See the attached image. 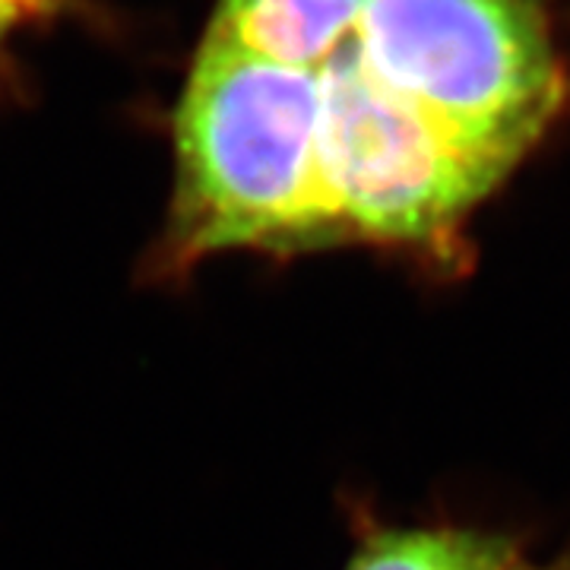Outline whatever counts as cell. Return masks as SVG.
Segmentation results:
<instances>
[{
	"instance_id": "1",
	"label": "cell",
	"mask_w": 570,
	"mask_h": 570,
	"mask_svg": "<svg viewBox=\"0 0 570 570\" xmlns=\"http://www.w3.org/2000/svg\"><path fill=\"white\" fill-rule=\"evenodd\" d=\"M321 67L206 39L175 111L178 181L156 250L181 276L225 250L340 245L321 184Z\"/></svg>"
},
{
	"instance_id": "2",
	"label": "cell",
	"mask_w": 570,
	"mask_h": 570,
	"mask_svg": "<svg viewBox=\"0 0 570 570\" xmlns=\"http://www.w3.org/2000/svg\"><path fill=\"white\" fill-rule=\"evenodd\" d=\"M352 36L374 80L501 178L564 99L539 0H365Z\"/></svg>"
},
{
	"instance_id": "3",
	"label": "cell",
	"mask_w": 570,
	"mask_h": 570,
	"mask_svg": "<svg viewBox=\"0 0 570 570\" xmlns=\"http://www.w3.org/2000/svg\"><path fill=\"white\" fill-rule=\"evenodd\" d=\"M321 184L343 242L431 245L501 181L362 63L355 36L321 63Z\"/></svg>"
},
{
	"instance_id": "4",
	"label": "cell",
	"mask_w": 570,
	"mask_h": 570,
	"mask_svg": "<svg viewBox=\"0 0 570 570\" xmlns=\"http://www.w3.org/2000/svg\"><path fill=\"white\" fill-rule=\"evenodd\" d=\"M362 7L365 0H223L206 39L317 70L355 29Z\"/></svg>"
},
{
	"instance_id": "5",
	"label": "cell",
	"mask_w": 570,
	"mask_h": 570,
	"mask_svg": "<svg viewBox=\"0 0 570 570\" xmlns=\"http://www.w3.org/2000/svg\"><path fill=\"white\" fill-rule=\"evenodd\" d=\"M523 558L475 530H384L367 535L346 570H513Z\"/></svg>"
},
{
	"instance_id": "6",
	"label": "cell",
	"mask_w": 570,
	"mask_h": 570,
	"mask_svg": "<svg viewBox=\"0 0 570 570\" xmlns=\"http://www.w3.org/2000/svg\"><path fill=\"white\" fill-rule=\"evenodd\" d=\"M26 20H32V10L22 0H0V39Z\"/></svg>"
},
{
	"instance_id": "7",
	"label": "cell",
	"mask_w": 570,
	"mask_h": 570,
	"mask_svg": "<svg viewBox=\"0 0 570 570\" xmlns=\"http://www.w3.org/2000/svg\"><path fill=\"white\" fill-rule=\"evenodd\" d=\"M29 10H32V17H45V13H51L55 7H61V0H22Z\"/></svg>"
},
{
	"instance_id": "8",
	"label": "cell",
	"mask_w": 570,
	"mask_h": 570,
	"mask_svg": "<svg viewBox=\"0 0 570 570\" xmlns=\"http://www.w3.org/2000/svg\"><path fill=\"white\" fill-rule=\"evenodd\" d=\"M513 570H542V568H530L527 561H520V564H517V568H513Z\"/></svg>"
}]
</instances>
